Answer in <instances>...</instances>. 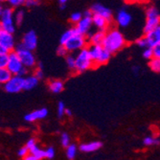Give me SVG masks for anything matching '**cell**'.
Returning a JSON list of instances; mask_svg holds the SVG:
<instances>
[{"label":"cell","instance_id":"836d02e7","mask_svg":"<svg viewBox=\"0 0 160 160\" xmlns=\"http://www.w3.org/2000/svg\"><path fill=\"white\" fill-rule=\"evenodd\" d=\"M9 54H0V68L7 67L9 62Z\"/></svg>","mask_w":160,"mask_h":160},{"label":"cell","instance_id":"816d5d0a","mask_svg":"<svg viewBox=\"0 0 160 160\" xmlns=\"http://www.w3.org/2000/svg\"><path fill=\"white\" fill-rule=\"evenodd\" d=\"M36 67H38V68L43 69V64H42L41 62H38V64H37V66H36Z\"/></svg>","mask_w":160,"mask_h":160},{"label":"cell","instance_id":"1f68e13d","mask_svg":"<svg viewBox=\"0 0 160 160\" xmlns=\"http://www.w3.org/2000/svg\"><path fill=\"white\" fill-rule=\"evenodd\" d=\"M82 12H73V13H71V16H70V18H69V20H70V22L72 23V24H74V25H76L82 18Z\"/></svg>","mask_w":160,"mask_h":160},{"label":"cell","instance_id":"9a60e30c","mask_svg":"<svg viewBox=\"0 0 160 160\" xmlns=\"http://www.w3.org/2000/svg\"><path fill=\"white\" fill-rule=\"evenodd\" d=\"M104 49L105 48L103 45H99V44H90V43H88V45H87V50H88L91 60L93 61L94 68H95V64L97 61L99 60V58L102 55V53H103Z\"/></svg>","mask_w":160,"mask_h":160},{"label":"cell","instance_id":"f35d334b","mask_svg":"<svg viewBox=\"0 0 160 160\" xmlns=\"http://www.w3.org/2000/svg\"><path fill=\"white\" fill-rule=\"evenodd\" d=\"M61 141H62V145L63 147H68L69 146V135L67 133H62V137H61Z\"/></svg>","mask_w":160,"mask_h":160},{"label":"cell","instance_id":"9f6ffc18","mask_svg":"<svg viewBox=\"0 0 160 160\" xmlns=\"http://www.w3.org/2000/svg\"><path fill=\"white\" fill-rule=\"evenodd\" d=\"M26 1H28V0H25V2H26Z\"/></svg>","mask_w":160,"mask_h":160},{"label":"cell","instance_id":"d6986e66","mask_svg":"<svg viewBox=\"0 0 160 160\" xmlns=\"http://www.w3.org/2000/svg\"><path fill=\"white\" fill-rule=\"evenodd\" d=\"M149 42V47H152L156 43L160 42V24L153 30L145 35Z\"/></svg>","mask_w":160,"mask_h":160},{"label":"cell","instance_id":"7a4b0ae2","mask_svg":"<svg viewBox=\"0 0 160 160\" xmlns=\"http://www.w3.org/2000/svg\"><path fill=\"white\" fill-rule=\"evenodd\" d=\"M17 23L14 21L13 9L6 6L0 9V29L13 34L16 31Z\"/></svg>","mask_w":160,"mask_h":160},{"label":"cell","instance_id":"bcb514c9","mask_svg":"<svg viewBox=\"0 0 160 160\" xmlns=\"http://www.w3.org/2000/svg\"><path fill=\"white\" fill-rule=\"evenodd\" d=\"M23 160H38L36 156H34L32 153H30V154H28V155H26V156H24L23 157Z\"/></svg>","mask_w":160,"mask_h":160},{"label":"cell","instance_id":"f1b7e54d","mask_svg":"<svg viewBox=\"0 0 160 160\" xmlns=\"http://www.w3.org/2000/svg\"><path fill=\"white\" fill-rule=\"evenodd\" d=\"M135 44H136L138 47L144 48V49H145V48H147V47H149V42H148V39H147L146 36L143 35L142 37L138 38L135 40Z\"/></svg>","mask_w":160,"mask_h":160},{"label":"cell","instance_id":"cb8c5ba5","mask_svg":"<svg viewBox=\"0 0 160 160\" xmlns=\"http://www.w3.org/2000/svg\"><path fill=\"white\" fill-rule=\"evenodd\" d=\"M12 73L7 68H0V83L4 84L5 82H7L12 77Z\"/></svg>","mask_w":160,"mask_h":160},{"label":"cell","instance_id":"5b68a950","mask_svg":"<svg viewBox=\"0 0 160 160\" xmlns=\"http://www.w3.org/2000/svg\"><path fill=\"white\" fill-rule=\"evenodd\" d=\"M14 51H16L17 54L18 55L19 59L21 60V62L25 67H27L28 69L36 68L38 62H37V59H36V57L32 50H29V49L25 48L20 43V44L16 46Z\"/></svg>","mask_w":160,"mask_h":160},{"label":"cell","instance_id":"f5cc1de1","mask_svg":"<svg viewBox=\"0 0 160 160\" xmlns=\"http://www.w3.org/2000/svg\"><path fill=\"white\" fill-rule=\"evenodd\" d=\"M66 7V4H60V9L61 10H64Z\"/></svg>","mask_w":160,"mask_h":160},{"label":"cell","instance_id":"d6a6232c","mask_svg":"<svg viewBox=\"0 0 160 160\" xmlns=\"http://www.w3.org/2000/svg\"><path fill=\"white\" fill-rule=\"evenodd\" d=\"M142 56L144 59H146L148 61L152 60L153 58V51H152V47H147L143 50V53H142Z\"/></svg>","mask_w":160,"mask_h":160},{"label":"cell","instance_id":"52a82bcc","mask_svg":"<svg viewBox=\"0 0 160 160\" xmlns=\"http://www.w3.org/2000/svg\"><path fill=\"white\" fill-rule=\"evenodd\" d=\"M23 82L24 77H21L19 75H13L7 82L2 84L3 89L6 93L9 94L19 93L21 90H23Z\"/></svg>","mask_w":160,"mask_h":160},{"label":"cell","instance_id":"8fae6325","mask_svg":"<svg viewBox=\"0 0 160 160\" xmlns=\"http://www.w3.org/2000/svg\"><path fill=\"white\" fill-rule=\"evenodd\" d=\"M0 46L5 47L10 52L13 51L16 48V41H14L13 34L0 29Z\"/></svg>","mask_w":160,"mask_h":160},{"label":"cell","instance_id":"7bdbcfd3","mask_svg":"<svg viewBox=\"0 0 160 160\" xmlns=\"http://www.w3.org/2000/svg\"><path fill=\"white\" fill-rule=\"evenodd\" d=\"M45 152H46V158L52 159V158L55 156V151H54V149H53L52 147H49V148L45 151Z\"/></svg>","mask_w":160,"mask_h":160},{"label":"cell","instance_id":"484cf974","mask_svg":"<svg viewBox=\"0 0 160 160\" xmlns=\"http://www.w3.org/2000/svg\"><path fill=\"white\" fill-rule=\"evenodd\" d=\"M148 65H149L150 69L152 72H155V73H160V59H157V58H152V60L149 61Z\"/></svg>","mask_w":160,"mask_h":160},{"label":"cell","instance_id":"5bb4252c","mask_svg":"<svg viewBox=\"0 0 160 160\" xmlns=\"http://www.w3.org/2000/svg\"><path fill=\"white\" fill-rule=\"evenodd\" d=\"M48 114V110L45 108H42L37 110H34L24 116V120L26 122H35L37 120L44 119Z\"/></svg>","mask_w":160,"mask_h":160},{"label":"cell","instance_id":"3957f363","mask_svg":"<svg viewBox=\"0 0 160 160\" xmlns=\"http://www.w3.org/2000/svg\"><path fill=\"white\" fill-rule=\"evenodd\" d=\"M145 14H146V21L143 27V34L146 35L160 24V12L154 6H149L145 11Z\"/></svg>","mask_w":160,"mask_h":160},{"label":"cell","instance_id":"b9f144b4","mask_svg":"<svg viewBox=\"0 0 160 160\" xmlns=\"http://www.w3.org/2000/svg\"><path fill=\"white\" fill-rule=\"evenodd\" d=\"M29 152H30V150H29L26 146L25 147H23V148H21L19 151H18V154L19 155V156H21V157H24V156H26V155H28V153H29Z\"/></svg>","mask_w":160,"mask_h":160},{"label":"cell","instance_id":"f907efd6","mask_svg":"<svg viewBox=\"0 0 160 160\" xmlns=\"http://www.w3.org/2000/svg\"><path fill=\"white\" fill-rule=\"evenodd\" d=\"M58 1H59V5H60V4H66L69 0H58Z\"/></svg>","mask_w":160,"mask_h":160},{"label":"cell","instance_id":"44dd1931","mask_svg":"<svg viewBox=\"0 0 160 160\" xmlns=\"http://www.w3.org/2000/svg\"><path fill=\"white\" fill-rule=\"evenodd\" d=\"M102 147V143L99 141H93L87 144H82L80 147V150L83 152H92L99 150Z\"/></svg>","mask_w":160,"mask_h":160},{"label":"cell","instance_id":"277c9868","mask_svg":"<svg viewBox=\"0 0 160 160\" xmlns=\"http://www.w3.org/2000/svg\"><path fill=\"white\" fill-rule=\"evenodd\" d=\"M94 67L93 61L91 60L90 55L87 50V47L77 52L76 55V73H83Z\"/></svg>","mask_w":160,"mask_h":160},{"label":"cell","instance_id":"d590c367","mask_svg":"<svg viewBox=\"0 0 160 160\" xmlns=\"http://www.w3.org/2000/svg\"><path fill=\"white\" fill-rule=\"evenodd\" d=\"M68 54H69V52L64 45L60 44V46L57 48V55L59 57H64L65 58Z\"/></svg>","mask_w":160,"mask_h":160},{"label":"cell","instance_id":"30bf717a","mask_svg":"<svg viewBox=\"0 0 160 160\" xmlns=\"http://www.w3.org/2000/svg\"><path fill=\"white\" fill-rule=\"evenodd\" d=\"M20 43L25 48L34 51L35 49H37V46H38V36H37V33L34 30L26 32L23 35Z\"/></svg>","mask_w":160,"mask_h":160},{"label":"cell","instance_id":"74e56055","mask_svg":"<svg viewBox=\"0 0 160 160\" xmlns=\"http://www.w3.org/2000/svg\"><path fill=\"white\" fill-rule=\"evenodd\" d=\"M34 75L40 81L44 78V72H43V69L41 68H38V67H36L35 70H34Z\"/></svg>","mask_w":160,"mask_h":160},{"label":"cell","instance_id":"60d3db41","mask_svg":"<svg viewBox=\"0 0 160 160\" xmlns=\"http://www.w3.org/2000/svg\"><path fill=\"white\" fill-rule=\"evenodd\" d=\"M39 3L38 0H28V1L25 2V6L28 8H34L36 6H38Z\"/></svg>","mask_w":160,"mask_h":160},{"label":"cell","instance_id":"7402d4cb","mask_svg":"<svg viewBox=\"0 0 160 160\" xmlns=\"http://www.w3.org/2000/svg\"><path fill=\"white\" fill-rule=\"evenodd\" d=\"M111 56H112V54H111L108 50L104 49L103 53H102V55H101L100 58H99V60L97 61V62H96V64H95V68L98 67V66H101V65H105V64H107V63L109 62Z\"/></svg>","mask_w":160,"mask_h":160},{"label":"cell","instance_id":"db71d44e","mask_svg":"<svg viewBox=\"0 0 160 160\" xmlns=\"http://www.w3.org/2000/svg\"><path fill=\"white\" fill-rule=\"evenodd\" d=\"M123 1H125V2H128V3H129V0H123Z\"/></svg>","mask_w":160,"mask_h":160},{"label":"cell","instance_id":"d4e9b609","mask_svg":"<svg viewBox=\"0 0 160 160\" xmlns=\"http://www.w3.org/2000/svg\"><path fill=\"white\" fill-rule=\"evenodd\" d=\"M65 62L70 71H76V56H74L72 53H69L65 57Z\"/></svg>","mask_w":160,"mask_h":160},{"label":"cell","instance_id":"7c38bea8","mask_svg":"<svg viewBox=\"0 0 160 160\" xmlns=\"http://www.w3.org/2000/svg\"><path fill=\"white\" fill-rule=\"evenodd\" d=\"M92 26H93L92 18H87V17H82V18L75 25L77 32L86 37L90 34Z\"/></svg>","mask_w":160,"mask_h":160},{"label":"cell","instance_id":"ffe728a7","mask_svg":"<svg viewBox=\"0 0 160 160\" xmlns=\"http://www.w3.org/2000/svg\"><path fill=\"white\" fill-rule=\"evenodd\" d=\"M39 80L33 74V75H27L24 77V82H23V90L29 91L34 89L35 87L38 84Z\"/></svg>","mask_w":160,"mask_h":160},{"label":"cell","instance_id":"681fc988","mask_svg":"<svg viewBox=\"0 0 160 160\" xmlns=\"http://www.w3.org/2000/svg\"><path fill=\"white\" fill-rule=\"evenodd\" d=\"M65 114H66L67 116H71V115H72V111H71L69 108H66V109H65Z\"/></svg>","mask_w":160,"mask_h":160},{"label":"cell","instance_id":"f546056e","mask_svg":"<svg viewBox=\"0 0 160 160\" xmlns=\"http://www.w3.org/2000/svg\"><path fill=\"white\" fill-rule=\"evenodd\" d=\"M76 152H77V149H76L75 145H69V146L66 148V156L69 160H72L75 158Z\"/></svg>","mask_w":160,"mask_h":160},{"label":"cell","instance_id":"8d00e7d4","mask_svg":"<svg viewBox=\"0 0 160 160\" xmlns=\"http://www.w3.org/2000/svg\"><path fill=\"white\" fill-rule=\"evenodd\" d=\"M143 144L145 146H152V145H157L159 144V141L157 139H154L152 137H146L143 140Z\"/></svg>","mask_w":160,"mask_h":160},{"label":"cell","instance_id":"7dc6e473","mask_svg":"<svg viewBox=\"0 0 160 160\" xmlns=\"http://www.w3.org/2000/svg\"><path fill=\"white\" fill-rule=\"evenodd\" d=\"M10 51L8 49H6L5 47H2V46H0V54H9Z\"/></svg>","mask_w":160,"mask_h":160},{"label":"cell","instance_id":"ee69618b","mask_svg":"<svg viewBox=\"0 0 160 160\" xmlns=\"http://www.w3.org/2000/svg\"><path fill=\"white\" fill-rule=\"evenodd\" d=\"M36 145H37V144H36V140L32 138V139H29V140H28V142L26 143V147H27L29 150H31L33 147L36 146Z\"/></svg>","mask_w":160,"mask_h":160},{"label":"cell","instance_id":"ab89813d","mask_svg":"<svg viewBox=\"0 0 160 160\" xmlns=\"http://www.w3.org/2000/svg\"><path fill=\"white\" fill-rule=\"evenodd\" d=\"M152 51H153V58L160 59V42L156 43L155 45L152 46Z\"/></svg>","mask_w":160,"mask_h":160},{"label":"cell","instance_id":"e0dca14e","mask_svg":"<svg viewBox=\"0 0 160 160\" xmlns=\"http://www.w3.org/2000/svg\"><path fill=\"white\" fill-rule=\"evenodd\" d=\"M107 31H102V30H97L94 33H91L87 36V39H88V43L90 44H99L102 45L104 42L105 37H106Z\"/></svg>","mask_w":160,"mask_h":160},{"label":"cell","instance_id":"e575fe53","mask_svg":"<svg viewBox=\"0 0 160 160\" xmlns=\"http://www.w3.org/2000/svg\"><path fill=\"white\" fill-rule=\"evenodd\" d=\"M65 109H66V108L64 106V103H63V102H62V101H60L59 103H58V108H57L58 116H59L60 118H62V116L65 114Z\"/></svg>","mask_w":160,"mask_h":160},{"label":"cell","instance_id":"9c48e42d","mask_svg":"<svg viewBox=\"0 0 160 160\" xmlns=\"http://www.w3.org/2000/svg\"><path fill=\"white\" fill-rule=\"evenodd\" d=\"M115 22L120 28H128L132 22V16L125 8L120 9L115 17Z\"/></svg>","mask_w":160,"mask_h":160},{"label":"cell","instance_id":"4fadbf2b","mask_svg":"<svg viewBox=\"0 0 160 160\" xmlns=\"http://www.w3.org/2000/svg\"><path fill=\"white\" fill-rule=\"evenodd\" d=\"M90 9L93 12V13L96 14V16L103 17V18H107L108 20H109L110 22L112 21V19H113L112 12L109 8L106 7L105 5L101 4V3H95L91 6Z\"/></svg>","mask_w":160,"mask_h":160},{"label":"cell","instance_id":"4316f807","mask_svg":"<svg viewBox=\"0 0 160 160\" xmlns=\"http://www.w3.org/2000/svg\"><path fill=\"white\" fill-rule=\"evenodd\" d=\"M30 153H32L34 156H36L38 160H40V159H42V158L46 157V152H45V151L40 150V149L37 146V145L30 150Z\"/></svg>","mask_w":160,"mask_h":160},{"label":"cell","instance_id":"2e32d148","mask_svg":"<svg viewBox=\"0 0 160 160\" xmlns=\"http://www.w3.org/2000/svg\"><path fill=\"white\" fill-rule=\"evenodd\" d=\"M93 26L97 29V30H102V31H108L110 28V21L108 20L107 18L100 17V16H96L94 14L93 18Z\"/></svg>","mask_w":160,"mask_h":160},{"label":"cell","instance_id":"c3c4849f","mask_svg":"<svg viewBox=\"0 0 160 160\" xmlns=\"http://www.w3.org/2000/svg\"><path fill=\"white\" fill-rule=\"evenodd\" d=\"M139 70H140L139 66H133L132 67V72H133V74H135V75H137L139 73Z\"/></svg>","mask_w":160,"mask_h":160},{"label":"cell","instance_id":"11a10c76","mask_svg":"<svg viewBox=\"0 0 160 160\" xmlns=\"http://www.w3.org/2000/svg\"><path fill=\"white\" fill-rule=\"evenodd\" d=\"M1 2H6V0H1Z\"/></svg>","mask_w":160,"mask_h":160},{"label":"cell","instance_id":"f6af8a7d","mask_svg":"<svg viewBox=\"0 0 160 160\" xmlns=\"http://www.w3.org/2000/svg\"><path fill=\"white\" fill-rule=\"evenodd\" d=\"M149 0H129V3H134V4H145L147 3Z\"/></svg>","mask_w":160,"mask_h":160},{"label":"cell","instance_id":"8992f818","mask_svg":"<svg viewBox=\"0 0 160 160\" xmlns=\"http://www.w3.org/2000/svg\"><path fill=\"white\" fill-rule=\"evenodd\" d=\"M87 45H88V39H87V37L83 36L78 32L75 35L72 36L64 44V46L67 48L69 53L79 52L80 50L87 47Z\"/></svg>","mask_w":160,"mask_h":160},{"label":"cell","instance_id":"83f0119b","mask_svg":"<svg viewBox=\"0 0 160 160\" xmlns=\"http://www.w3.org/2000/svg\"><path fill=\"white\" fill-rule=\"evenodd\" d=\"M25 12L22 9H18V11L14 12V21L17 23V26H20L23 22Z\"/></svg>","mask_w":160,"mask_h":160},{"label":"cell","instance_id":"ac0fdd59","mask_svg":"<svg viewBox=\"0 0 160 160\" xmlns=\"http://www.w3.org/2000/svg\"><path fill=\"white\" fill-rule=\"evenodd\" d=\"M48 89L50 92L58 94L61 93L63 89H64V83L62 80L60 79H52L48 82L47 83Z\"/></svg>","mask_w":160,"mask_h":160},{"label":"cell","instance_id":"603a6c76","mask_svg":"<svg viewBox=\"0 0 160 160\" xmlns=\"http://www.w3.org/2000/svg\"><path fill=\"white\" fill-rule=\"evenodd\" d=\"M77 33V30H76V27L74 26V27H71V28H69V29H67V30L65 31V32H63L62 33V35L61 36V38H60V44H62V45H64L65 43L67 42V40L73 36V35H75Z\"/></svg>","mask_w":160,"mask_h":160},{"label":"cell","instance_id":"6da1fadb","mask_svg":"<svg viewBox=\"0 0 160 160\" xmlns=\"http://www.w3.org/2000/svg\"><path fill=\"white\" fill-rule=\"evenodd\" d=\"M102 45L114 55L125 48L127 45V39L119 29L109 28L106 33V37Z\"/></svg>","mask_w":160,"mask_h":160},{"label":"cell","instance_id":"4dcf8cb0","mask_svg":"<svg viewBox=\"0 0 160 160\" xmlns=\"http://www.w3.org/2000/svg\"><path fill=\"white\" fill-rule=\"evenodd\" d=\"M6 3L9 7L12 9H17L21 7L22 5H25V0H6Z\"/></svg>","mask_w":160,"mask_h":160},{"label":"cell","instance_id":"ba28073f","mask_svg":"<svg viewBox=\"0 0 160 160\" xmlns=\"http://www.w3.org/2000/svg\"><path fill=\"white\" fill-rule=\"evenodd\" d=\"M23 67L24 65L21 60L19 59L18 55L17 54V52L14 50L11 51L9 54V62H8L7 68L12 72V75H18Z\"/></svg>","mask_w":160,"mask_h":160}]
</instances>
